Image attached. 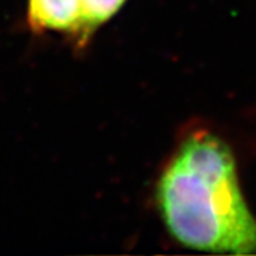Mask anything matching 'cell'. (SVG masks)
Masks as SVG:
<instances>
[{
  "label": "cell",
  "mask_w": 256,
  "mask_h": 256,
  "mask_svg": "<svg viewBox=\"0 0 256 256\" xmlns=\"http://www.w3.org/2000/svg\"><path fill=\"white\" fill-rule=\"evenodd\" d=\"M82 0H28L26 22L34 32H62L74 38Z\"/></svg>",
  "instance_id": "obj_2"
},
{
  "label": "cell",
  "mask_w": 256,
  "mask_h": 256,
  "mask_svg": "<svg viewBox=\"0 0 256 256\" xmlns=\"http://www.w3.org/2000/svg\"><path fill=\"white\" fill-rule=\"evenodd\" d=\"M125 2L126 0H82L80 22L72 39L79 46H85L91 34L112 19Z\"/></svg>",
  "instance_id": "obj_3"
},
{
  "label": "cell",
  "mask_w": 256,
  "mask_h": 256,
  "mask_svg": "<svg viewBox=\"0 0 256 256\" xmlns=\"http://www.w3.org/2000/svg\"><path fill=\"white\" fill-rule=\"evenodd\" d=\"M156 206L168 233L193 250L256 254L250 212L228 145L200 130L180 142L156 184Z\"/></svg>",
  "instance_id": "obj_1"
}]
</instances>
